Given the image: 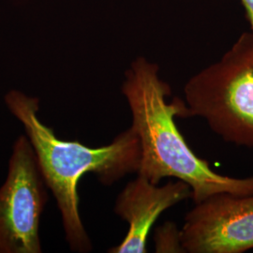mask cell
Listing matches in <instances>:
<instances>
[{"label": "cell", "mask_w": 253, "mask_h": 253, "mask_svg": "<svg viewBox=\"0 0 253 253\" xmlns=\"http://www.w3.org/2000/svg\"><path fill=\"white\" fill-rule=\"evenodd\" d=\"M121 91L131 112L130 126L141 144L137 173L153 184L164 177L189 184L194 204L218 192L253 195V176L235 178L214 172L190 149L174 122L175 117H189L186 102L178 98L167 101L171 88L160 77L157 64L137 57L126 71Z\"/></svg>", "instance_id": "obj_1"}, {"label": "cell", "mask_w": 253, "mask_h": 253, "mask_svg": "<svg viewBox=\"0 0 253 253\" xmlns=\"http://www.w3.org/2000/svg\"><path fill=\"white\" fill-rule=\"evenodd\" d=\"M5 102L23 124L47 187L59 208L66 240L71 250L87 253L92 249L79 213L78 183L94 172L104 185H112L128 173L138 172L142 150L139 137L130 126L108 145L93 148L78 141H64L38 116L40 100L17 90L9 91Z\"/></svg>", "instance_id": "obj_2"}, {"label": "cell", "mask_w": 253, "mask_h": 253, "mask_svg": "<svg viewBox=\"0 0 253 253\" xmlns=\"http://www.w3.org/2000/svg\"><path fill=\"white\" fill-rule=\"evenodd\" d=\"M189 117L205 118L224 141L253 148V35L244 32L221 59L184 88Z\"/></svg>", "instance_id": "obj_3"}, {"label": "cell", "mask_w": 253, "mask_h": 253, "mask_svg": "<svg viewBox=\"0 0 253 253\" xmlns=\"http://www.w3.org/2000/svg\"><path fill=\"white\" fill-rule=\"evenodd\" d=\"M45 180L27 135L12 147L0 188V253H40L41 216L48 200Z\"/></svg>", "instance_id": "obj_4"}, {"label": "cell", "mask_w": 253, "mask_h": 253, "mask_svg": "<svg viewBox=\"0 0 253 253\" xmlns=\"http://www.w3.org/2000/svg\"><path fill=\"white\" fill-rule=\"evenodd\" d=\"M185 253H243L253 249V194L218 192L195 204L180 230Z\"/></svg>", "instance_id": "obj_5"}, {"label": "cell", "mask_w": 253, "mask_h": 253, "mask_svg": "<svg viewBox=\"0 0 253 253\" xmlns=\"http://www.w3.org/2000/svg\"><path fill=\"white\" fill-rule=\"evenodd\" d=\"M192 197L189 184L178 180L163 186L153 184L137 173L119 193L115 213L128 223V231L120 244L110 249L111 253H145L147 237L155 221L163 212Z\"/></svg>", "instance_id": "obj_6"}, {"label": "cell", "mask_w": 253, "mask_h": 253, "mask_svg": "<svg viewBox=\"0 0 253 253\" xmlns=\"http://www.w3.org/2000/svg\"><path fill=\"white\" fill-rule=\"evenodd\" d=\"M157 253H185L180 242V231L175 224L167 222L156 231Z\"/></svg>", "instance_id": "obj_7"}, {"label": "cell", "mask_w": 253, "mask_h": 253, "mask_svg": "<svg viewBox=\"0 0 253 253\" xmlns=\"http://www.w3.org/2000/svg\"><path fill=\"white\" fill-rule=\"evenodd\" d=\"M246 10L247 18L251 26V32L253 35V0H240Z\"/></svg>", "instance_id": "obj_8"}]
</instances>
